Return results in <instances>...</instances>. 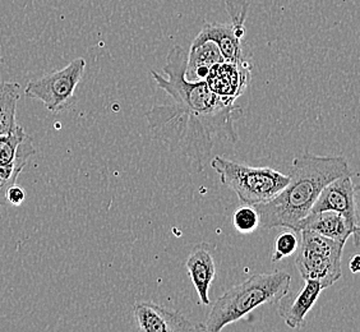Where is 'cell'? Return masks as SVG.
<instances>
[{
    "mask_svg": "<svg viewBox=\"0 0 360 332\" xmlns=\"http://www.w3.org/2000/svg\"><path fill=\"white\" fill-rule=\"evenodd\" d=\"M1 63H3V58H1V56H0V64H1Z\"/></svg>",
    "mask_w": 360,
    "mask_h": 332,
    "instance_id": "44dd1931",
    "label": "cell"
},
{
    "mask_svg": "<svg viewBox=\"0 0 360 332\" xmlns=\"http://www.w3.org/2000/svg\"><path fill=\"white\" fill-rule=\"evenodd\" d=\"M344 175H352L344 156L304 153L292 161L288 186L271 201L257 205L264 230L285 228L299 233L302 220L311 214L323 188Z\"/></svg>",
    "mask_w": 360,
    "mask_h": 332,
    "instance_id": "7a4b0ae2",
    "label": "cell"
},
{
    "mask_svg": "<svg viewBox=\"0 0 360 332\" xmlns=\"http://www.w3.org/2000/svg\"><path fill=\"white\" fill-rule=\"evenodd\" d=\"M133 319L137 330L145 332L206 331L205 325H194L180 312L153 302H137L133 305Z\"/></svg>",
    "mask_w": 360,
    "mask_h": 332,
    "instance_id": "52a82bcc",
    "label": "cell"
},
{
    "mask_svg": "<svg viewBox=\"0 0 360 332\" xmlns=\"http://www.w3.org/2000/svg\"><path fill=\"white\" fill-rule=\"evenodd\" d=\"M25 200H26V192H25L23 188L18 187L17 184L11 186L6 191V202H8L12 206L18 208L25 202Z\"/></svg>",
    "mask_w": 360,
    "mask_h": 332,
    "instance_id": "d6986e66",
    "label": "cell"
},
{
    "mask_svg": "<svg viewBox=\"0 0 360 332\" xmlns=\"http://www.w3.org/2000/svg\"><path fill=\"white\" fill-rule=\"evenodd\" d=\"M26 137L27 134L25 133L21 125H18V128L13 133L0 137V165L8 164L15 159L18 147Z\"/></svg>",
    "mask_w": 360,
    "mask_h": 332,
    "instance_id": "e0dca14e",
    "label": "cell"
},
{
    "mask_svg": "<svg viewBox=\"0 0 360 332\" xmlns=\"http://www.w3.org/2000/svg\"><path fill=\"white\" fill-rule=\"evenodd\" d=\"M303 229L313 230L321 236L344 244L353 236L355 244L360 245V225L349 222L344 215L336 211H321L308 215L300 222L299 233Z\"/></svg>",
    "mask_w": 360,
    "mask_h": 332,
    "instance_id": "8fae6325",
    "label": "cell"
},
{
    "mask_svg": "<svg viewBox=\"0 0 360 332\" xmlns=\"http://www.w3.org/2000/svg\"><path fill=\"white\" fill-rule=\"evenodd\" d=\"M299 248V239L295 231H283L280 233L275 241V252L271 257L274 263L278 262L284 258L292 256L297 253Z\"/></svg>",
    "mask_w": 360,
    "mask_h": 332,
    "instance_id": "ac0fdd59",
    "label": "cell"
},
{
    "mask_svg": "<svg viewBox=\"0 0 360 332\" xmlns=\"http://www.w3.org/2000/svg\"><path fill=\"white\" fill-rule=\"evenodd\" d=\"M290 285V274L285 271L252 275L225 291L216 300L205 321L206 331H221L226 326L250 314L258 307L280 302L288 295Z\"/></svg>",
    "mask_w": 360,
    "mask_h": 332,
    "instance_id": "3957f363",
    "label": "cell"
},
{
    "mask_svg": "<svg viewBox=\"0 0 360 332\" xmlns=\"http://www.w3.org/2000/svg\"><path fill=\"white\" fill-rule=\"evenodd\" d=\"M349 269L353 274H360V255H355V256L350 260L349 263Z\"/></svg>",
    "mask_w": 360,
    "mask_h": 332,
    "instance_id": "ffe728a7",
    "label": "cell"
},
{
    "mask_svg": "<svg viewBox=\"0 0 360 332\" xmlns=\"http://www.w3.org/2000/svg\"><path fill=\"white\" fill-rule=\"evenodd\" d=\"M186 68V56L172 53L164 67L167 77L151 70L153 81L172 97V103L153 106L146 118L153 139L172 153L192 160L202 170L216 142L234 145L239 141L236 123L243 109L216 95L206 81H188Z\"/></svg>",
    "mask_w": 360,
    "mask_h": 332,
    "instance_id": "6da1fadb",
    "label": "cell"
},
{
    "mask_svg": "<svg viewBox=\"0 0 360 332\" xmlns=\"http://www.w3.org/2000/svg\"><path fill=\"white\" fill-rule=\"evenodd\" d=\"M323 286L316 280H304V285L291 302H281L278 308L280 317L290 328H302L305 324V317L317 303Z\"/></svg>",
    "mask_w": 360,
    "mask_h": 332,
    "instance_id": "5bb4252c",
    "label": "cell"
},
{
    "mask_svg": "<svg viewBox=\"0 0 360 332\" xmlns=\"http://www.w3.org/2000/svg\"><path fill=\"white\" fill-rule=\"evenodd\" d=\"M295 257V266L303 280H316L327 289L342 276L341 258L344 243L303 229Z\"/></svg>",
    "mask_w": 360,
    "mask_h": 332,
    "instance_id": "5b68a950",
    "label": "cell"
},
{
    "mask_svg": "<svg viewBox=\"0 0 360 332\" xmlns=\"http://www.w3.org/2000/svg\"><path fill=\"white\" fill-rule=\"evenodd\" d=\"M224 62L225 59L217 44L200 32L194 39L187 56L186 77L191 82L205 81L211 68L216 64Z\"/></svg>",
    "mask_w": 360,
    "mask_h": 332,
    "instance_id": "4fadbf2b",
    "label": "cell"
},
{
    "mask_svg": "<svg viewBox=\"0 0 360 332\" xmlns=\"http://www.w3.org/2000/svg\"><path fill=\"white\" fill-rule=\"evenodd\" d=\"M234 228L242 234L253 233L261 225V216L255 206L250 205H242L236 208L233 216Z\"/></svg>",
    "mask_w": 360,
    "mask_h": 332,
    "instance_id": "2e32d148",
    "label": "cell"
},
{
    "mask_svg": "<svg viewBox=\"0 0 360 332\" xmlns=\"http://www.w3.org/2000/svg\"><path fill=\"white\" fill-rule=\"evenodd\" d=\"M252 76V64L248 60L243 63L224 62L214 65L208 72L206 82L216 95L228 103H236L247 90Z\"/></svg>",
    "mask_w": 360,
    "mask_h": 332,
    "instance_id": "9c48e42d",
    "label": "cell"
},
{
    "mask_svg": "<svg viewBox=\"0 0 360 332\" xmlns=\"http://www.w3.org/2000/svg\"><path fill=\"white\" fill-rule=\"evenodd\" d=\"M86 70L84 58L75 59L63 70L31 79L25 95L41 101L51 113H60L75 103V92Z\"/></svg>",
    "mask_w": 360,
    "mask_h": 332,
    "instance_id": "8992f818",
    "label": "cell"
},
{
    "mask_svg": "<svg viewBox=\"0 0 360 332\" xmlns=\"http://www.w3.org/2000/svg\"><path fill=\"white\" fill-rule=\"evenodd\" d=\"M188 275L193 283L202 305H211L208 293L215 279L216 266L211 245L207 243L197 244L187 258Z\"/></svg>",
    "mask_w": 360,
    "mask_h": 332,
    "instance_id": "7c38bea8",
    "label": "cell"
},
{
    "mask_svg": "<svg viewBox=\"0 0 360 332\" xmlns=\"http://www.w3.org/2000/svg\"><path fill=\"white\" fill-rule=\"evenodd\" d=\"M321 211H336L347 220L358 224V208L355 200V186L352 175H344L328 183L313 205L311 214Z\"/></svg>",
    "mask_w": 360,
    "mask_h": 332,
    "instance_id": "30bf717a",
    "label": "cell"
},
{
    "mask_svg": "<svg viewBox=\"0 0 360 332\" xmlns=\"http://www.w3.org/2000/svg\"><path fill=\"white\" fill-rule=\"evenodd\" d=\"M211 166L220 175L222 184L236 192L242 205L257 206L271 201L289 183V175L272 167H253L233 160L215 156Z\"/></svg>",
    "mask_w": 360,
    "mask_h": 332,
    "instance_id": "277c9868",
    "label": "cell"
},
{
    "mask_svg": "<svg viewBox=\"0 0 360 332\" xmlns=\"http://www.w3.org/2000/svg\"><path fill=\"white\" fill-rule=\"evenodd\" d=\"M20 96L21 86L18 83L0 82V137L13 133L20 125L15 120Z\"/></svg>",
    "mask_w": 360,
    "mask_h": 332,
    "instance_id": "9a60e30c",
    "label": "cell"
},
{
    "mask_svg": "<svg viewBox=\"0 0 360 332\" xmlns=\"http://www.w3.org/2000/svg\"><path fill=\"white\" fill-rule=\"evenodd\" d=\"M228 9L233 18L231 23H207L202 28L201 34L217 44L225 62H245L247 59L243 54L242 40L245 34L244 22L248 7L244 4L239 7L238 12L234 11V8L228 7Z\"/></svg>",
    "mask_w": 360,
    "mask_h": 332,
    "instance_id": "ba28073f",
    "label": "cell"
}]
</instances>
